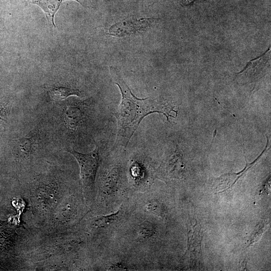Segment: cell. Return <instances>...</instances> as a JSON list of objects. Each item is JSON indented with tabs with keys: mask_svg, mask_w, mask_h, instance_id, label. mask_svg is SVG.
Segmentation results:
<instances>
[{
	"mask_svg": "<svg viewBox=\"0 0 271 271\" xmlns=\"http://www.w3.org/2000/svg\"><path fill=\"white\" fill-rule=\"evenodd\" d=\"M110 72L121 94V102L114 113L118 125L115 143L118 147L126 148L145 117L157 112L163 114L168 119L173 116L171 113L176 111L173 106L155 99L137 98L116 68L110 67Z\"/></svg>",
	"mask_w": 271,
	"mask_h": 271,
	"instance_id": "6da1fadb",
	"label": "cell"
},
{
	"mask_svg": "<svg viewBox=\"0 0 271 271\" xmlns=\"http://www.w3.org/2000/svg\"><path fill=\"white\" fill-rule=\"evenodd\" d=\"M131 195L127 173V161L107 157L98 179L95 200L100 214L115 211Z\"/></svg>",
	"mask_w": 271,
	"mask_h": 271,
	"instance_id": "7a4b0ae2",
	"label": "cell"
},
{
	"mask_svg": "<svg viewBox=\"0 0 271 271\" xmlns=\"http://www.w3.org/2000/svg\"><path fill=\"white\" fill-rule=\"evenodd\" d=\"M104 147L96 144L95 149L87 154L78 152L74 149L67 151L78 163L83 198L85 204L89 207L95 201V180L101 159V152Z\"/></svg>",
	"mask_w": 271,
	"mask_h": 271,
	"instance_id": "3957f363",
	"label": "cell"
},
{
	"mask_svg": "<svg viewBox=\"0 0 271 271\" xmlns=\"http://www.w3.org/2000/svg\"><path fill=\"white\" fill-rule=\"evenodd\" d=\"M132 211V207L128 197L114 212L94 216L89 222V228L94 234L105 239L107 247L116 232L128 217Z\"/></svg>",
	"mask_w": 271,
	"mask_h": 271,
	"instance_id": "277c9868",
	"label": "cell"
},
{
	"mask_svg": "<svg viewBox=\"0 0 271 271\" xmlns=\"http://www.w3.org/2000/svg\"><path fill=\"white\" fill-rule=\"evenodd\" d=\"M63 0H28V1L39 6L45 13L47 19L50 25L56 28L54 17L59 10Z\"/></svg>",
	"mask_w": 271,
	"mask_h": 271,
	"instance_id": "5b68a950",
	"label": "cell"
},
{
	"mask_svg": "<svg viewBox=\"0 0 271 271\" xmlns=\"http://www.w3.org/2000/svg\"><path fill=\"white\" fill-rule=\"evenodd\" d=\"M35 140L33 137L27 136L18 139L15 146V151L21 158H27L34 150Z\"/></svg>",
	"mask_w": 271,
	"mask_h": 271,
	"instance_id": "8992f818",
	"label": "cell"
},
{
	"mask_svg": "<svg viewBox=\"0 0 271 271\" xmlns=\"http://www.w3.org/2000/svg\"><path fill=\"white\" fill-rule=\"evenodd\" d=\"M66 122L71 128L76 129L80 126L84 117L83 113L79 107H69L65 113Z\"/></svg>",
	"mask_w": 271,
	"mask_h": 271,
	"instance_id": "52a82bcc",
	"label": "cell"
},
{
	"mask_svg": "<svg viewBox=\"0 0 271 271\" xmlns=\"http://www.w3.org/2000/svg\"><path fill=\"white\" fill-rule=\"evenodd\" d=\"M50 95L54 100L58 101L71 95H78V91L67 87H57L50 90Z\"/></svg>",
	"mask_w": 271,
	"mask_h": 271,
	"instance_id": "ba28073f",
	"label": "cell"
},
{
	"mask_svg": "<svg viewBox=\"0 0 271 271\" xmlns=\"http://www.w3.org/2000/svg\"><path fill=\"white\" fill-rule=\"evenodd\" d=\"M266 225L263 223L262 224H259V226L256 227V229L254 231V233L251 237L250 244L254 243L261 235L264 231V228H265Z\"/></svg>",
	"mask_w": 271,
	"mask_h": 271,
	"instance_id": "9c48e42d",
	"label": "cell"
},
{
	"mask_svg": "<svg viewBox=\"0 0 271 271\" xmlns=\"http://www.w3.org/2000/svg\"><path fill=\"white\" fill-rule=\"evenodd\" d=\"M5 111L3 108L0 107V129L4 122V115Z\"/></svg>",
	"mask_w": 271,
	"mask_h": 271,
	"instance_id": "30bf717a",
	"label": "cell"
},
{
	"mask_svg": "<svg viewBox=\"0 0 271 271\" xmlns=\"http://www.w3.org/2000/svg\"><path fill=\"white\" fill-rule=\"evenodd\" d=\"M194 0H183V3L185 5H187L190 4Z\"/></svg>",
	"mask_w": 271,
	"mask_h": 271,
	"instance_id": "8fae6325",
	"label": "cell"
},
{
	"mask_svg": "<svg viewBox=\"0 0 271 271\" xmlns=\"http://www.w3.org/2000/svg\"><path fill=\"white\" fill-rule=\"evenodd\" d=\"M75 1L79 3L81 5H83V3L84 0H75Z\"/></svg>",
	"mask_w": 271,
	"mask_h": 271,
	"instance_id": "7c38bea8",
	"label": "cell"
}]
</instances>
